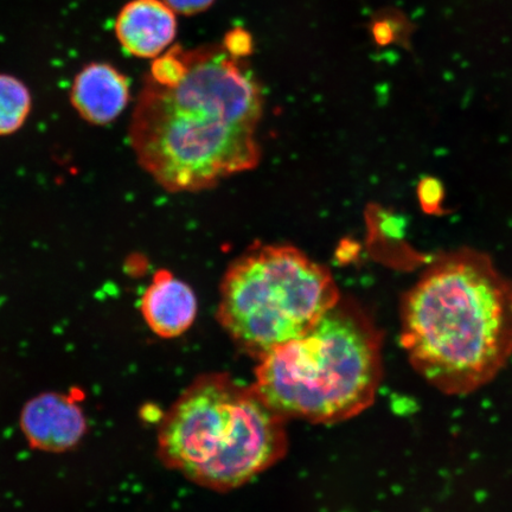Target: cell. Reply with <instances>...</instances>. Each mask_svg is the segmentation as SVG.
<instances>
[{
    "label": "cell",
    "mask_w": 512,
    "mask_h": 512,
    "mask_svg": "<svg viewBox=\"0 0 512 512\" xmlns=\"http://www.w3.org/2000/svg\"><path fill=\"white\" fill-rule=\"evenodd\" d=\"M198 303L194 290L168 270L153 275L140 300V312L153 334L171 339L194 324Z\"/></svg>",
    "instance_id": "obj_9"
},
{
    "label": "cell",
    "mask_w": 512,
    "mask_h": 512,
    "mask_svg": "<svg viewBox=\"0 0 512 512\" xmlns=\"http://www.w3.org/2000/svg\"><path fill=\"white\" fill-rule=\"evenodd\" d=\"M177 14L163 0H131L115 19V36L128 55L156 59L177 36Z\"/></svg>",
    "instance_id": "obj_7"
},
{
    "label": "cell",
    "mask_w": 512,
    "mask_h": 512,
    "mask_svg": "<svg viewBox=\"0 0 512 512\" xmlns=\"http://www.w3.org/2000/svg\"><path fill=\"white\" fill-rule=\"evenodd\" d=\"M341 299L329 268L297 247L256 242L224 273L217 319L240 351L260 361Z\"/></svg>",
    "instance_id": "obj_5"
},
{
    "label": "cell",
    "mask_w": 512,
    "mask_h": 512,
    "mask_svg": "<svg viewBox=\"0 0 512 512\" xmlns=\"http://www.w3.org/2000/svg\"><path fill=\"white\" fill-rule=\"evenodd\" d=\"M175 86L145 79L128 138L143 170L170 192L214 188L258 166L264 93L245 60L219 44L185 50Z\"/></svg>",
    "instance_id": "obj_1"
},
{
    "label": "cell",
    "mask_w": 512,
    "mask_h": 512,
    "mask_svg": "<svg viewBox=\"0 0 512 512\" xmlns=\"http://www.w3.org/2000/svg\"><path fill=\"white\" fill-rule=\"evenodd\" d=\"M31 108L32 98L27 85L14 75L0 74V137L21 130Z\"/></svg>",
    "instance_id": "obj_10"
},
{
    "label": "cell",
    "mask_w": 512,
    "mask_h": 512,
    "mask_svg": "<svg viewBox=\"0 0 512 512\" xmlns=\"http://www.w3.org/2000/svg\"><path fill=\"white\" fill-rule=\"evenodd\" d=\"M131 101L127 76L110 63L93 62L76 74L70 88V102L76 113L94 126L117 120Z\"/></svg>",
    "instance_id": "obj_8"
},
{
    "label": "cell",
    "mask_w": 512,
    "mask_h": 512,
    "mask_svg": "<svg viewBox=\"0 0 512 512\" xmlns=\"http://www.w3.org/2000/svg\"><path fill=\"white\" fill-rule=\"evenodd\" d=\"M383 332L342 298L309 331L258 361L254 387L284 419L338 424L373 405L383 375Z\"/></svg>",
    "instance_id": "obj_4"
},
{
    "label": "cell",
    "mask_w": 512,
    "mask_h": 512,
    "mask_svg": "<svg viewBox=\"0 0 512 512\" xmlns=\"http://www.w3.org/2000/svg\"><path fill=\"white\" fill-rule=\"evenodd\" d=\"M188 70L187 53L182 47H172L152 60L147 78L159 86L171 87L183 79Z\"/></svg>",
    "instance_id": "obj_11"
},
{
    "label": "cell",
    "mask_w": 512,
    "mask_h": 512,
    "mask_svg": "<svg viewBox=\"0 0 512 512\" xmlns=\"http://www.w3.org/2000/svg\"><path fill=\"white\" fill-rule=\"evenodd\" d=\"M80 390L44 392L25 403L19 427L31 448L46 453L75 450L88 433Z\"/></svg>",
    "instance_id": "obj_6"
},
{
    "label": "cell",
    "mask_w": 512,
    "mask_h": 512,
    "mask_svg": "<svg viewBox=\"0 0 512 512\" xmlns=\"http://www.w3.org/2000/svg\"><path fill=\"white\" fill-rule=\"evenodd\" d=\"M177 15L196 16L208 11L216 0H163Z\"/></svg>",
    "instance_id": "obj_13"
},
{
    "label": "cell",
    "mask_w": 512,
    "mask_h": 512,
    "mask_svg": "<svg viewBox=\"0 0 512 512\" xmlns=\"http://www.w3.org/2000/svg\"><path fill=\"white\" fill-rule=\"evenodd\" d=\"M443 194L441 189H438V183L433 181L426 182V189L420 188V197L422 203L425 204L427 209L439 208L441 202L440 195Z\"/></svg>",
    "instance_id": "obj_14"
},
{
    "label": "cell",
    "mask_w": 512,
    "mask_h": 512,
    "mask_svg": "<svg viewBox=\"0 0 512 512\" xmlns=\"http://www.w3.org/2000/svg\"><path fill=\"white\" fill-rule=\"evenodd\" d=\"M286 421L254 384L203 374L159 419L157 456L203 488L238 489L285 457Z\"/></svg>",
    "instance_id": "obj_3"
},
{
    "label": "cell",
    "mask_w": 512,
    "mask_h": 512,
    "mask_svg": "<svg viewBox=\"0 0 512 512\" xmlns=\"http://www.w3.org/2000/svg\"><path fill=\"white\" fill-rule=\"evenodd\" d=\"M400 343L422 379L446 395L486 386L512 356V281L488 255H439L402 297Z\"/></svg>",
    "instance_id": "obj_2"
},
{
    "label": "cell",
    "mask_w": 512,
    "mask_h": 512,
    "mask_svg": "<svg viewBox=\"0 0 512 512\" xmlns=\"http://www.w3.org/2000/svg\"><path fill=\"white\" fill-rule=\"evenodd\" d=\"M229 56L236 60H246L254 53V38L247 29L236 27L226 32L221 43Z\"/></svg>",
    "instance_id": "obj_12"
}]
</instances>
